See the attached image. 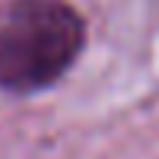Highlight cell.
Masks as SVG:
<instances>
[{
  "label": "cell",
  "mask_w": 159,
  "mask_h": 159,
  "mask_svg": "<svg viewBox=\"0 0 159 159\" xmlns=\"http://www.w3.org/2000/svg\"><path fill=\"white\" fill-rule=\"evenodd\" d=\"M86 47L70 0H0V89L37 93L66 76Z\"/></svg>",
  "instance_id": "cell-1"
}]
</instances>
